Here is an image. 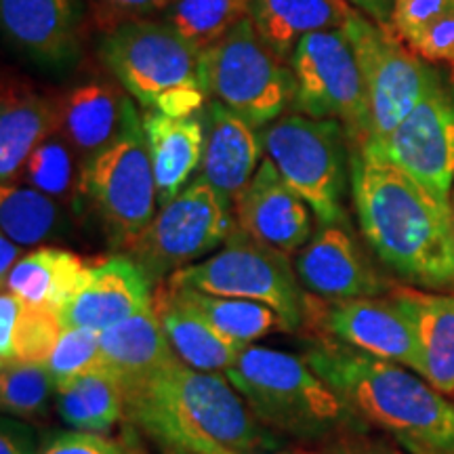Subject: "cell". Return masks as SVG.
Wrapping results in <instances>:
<instances>
[{
	"instance_id": "1",
	"label": "cell",
	"mask_w": 454,
	"mask_h": 454,
	"mask_svg": "<svg viewBox=\"0 0 454 454\" xmlns=\"http://www.w3.org/2000/svg\"><path fill=\"white\" fill-rule=\"evenodd\" d=\"M122 394L124 417L162 450L259 454L276 446L225 374L196 371L179 357Z\"/></svg>"
},
{
	"instance_id": "2",
	"label": "cell",
	"mask_w": 454,
	"mask_h": 454,
	"mask_svg": "<svg viewBox=\"0 0 454 454\" xmlns=\"http://www.w3.org/2000/svg\"><path fill=\"white\" fill-rule=\"evenodd\" d=\"M349 184L362 234L385 265L417 286H454L450 204L360 150L351 158Z\"/></svg>"
},
{
	"instance_id": "3",
	"label": "cell",
	"mask_w": 454,
	"mask_h": 454,
	"mask_svg": "<svg viewBox=\"0 0 454 454\" xmlns=\"http://www.w3.org/2000/svg\"><path fill=\"white\" fill-rule=\"evenodd\" d=\"M305 362L351 414L387 431L412 454H454V404L406 366L325 340Z\"/></svg>"
},
{
	"instance_id": "4",
	"label": "cell",
	"mask_w": 454,
	"mask_h": 454,
	"mask_svg": "<svg viewBox=\"0 0 454 454\" xmlns=\"http://www.w3.org/2000/svg\"><path fill=\"white\" fill-rule=\"evenodd\" d=\"M99 55L144 112L192 116L208 98L200 53L167 21L145 17L112 26L99 44Z\"/></svg>"
},
{
	"instance_id": "5",
	"label": "cell",
	"mask_w": 454,
	"mask_h": 454,
	"mask_svg": "<svg viewBox=\"0 0 454 454\" xmlns=\"http://www.w3.org/2000/svg\"><path fill=\"white\" fill-rule=\"evenodd\" d=\"M265 427L299 440L331 438L354 417L305 357L247 345L225 372Z\"/></svg>"
},
{
	"instance_id": "6",
	"label": "cell",
	"mask_w": 454,
	"mask_h": 454,
	"mask_svg": "<svg viewBox=\"0 0 454 454\" xmlns=\"http://www.w3.org/2000/svg\"><path fill=\"white\" fill-rule=\"evenodd\" d=\"M167 284L257 301L282 317L286 333L299 331L308 320L309 297L301 288L291 257L257 242L240 227L231 231L219 253L175 271Z\"/></svg>"
},
{
	"instance_id": "7",
	"label": "cell",
	"mask_w": 454,
	"mask_h": 454,
	"mask_svg": "<svg viewBox=\"0 0 454 454\" xmlns=\"http://www.w3.org/2000/svg\"><path fill=\"white\" fill-rule=\"evenodd\" d=\"M207 95L254 129L268 127L293 106L291 64L263 43L251 17L200 53Z\"/></svg>"
},
{
	"instance_id": "8",
	"label": "cell",
	"mask_w": 454,
	"mask_h": 454,
	"mask_svg": "<svg viewBox=\"0 0 454 454\" xmlns=\"http://www.w3.org/2000/svg\"><path fill=\"white\" fill-rule=\"evenodd\" d=\"M82 196L114 244L129 248L156 217L158 192L141 116L129 99L122 127L106 150L84 164Z\"/></svg>"
},
{
	"instance_id": "9",
	"label": "cell",
	"mask_w": 454,
	"mask_h": 454,
	"mask_svg": "<svg viewBox=\"0 0 454 454\" xmlns=\"http://www.w3.org/2000/svg\"><path fill=\"white\" fill-rule=\"evenodd\" d=\"M343 124L331 118L284 114L261 133L263 154L282 179L309 204L317 223L345 221L348 187Z\"/></svg>"
},
{
	"instance_id": "10",
	"label": "cell",
	"mask_w": 454,
	"mask_h": 454,
	"mask_svg": "<svg viewBox=\"0 0 454 454\" xmlns=\"http://www.w3.org/2000/svg\"><path fill=\"white\" fill-rule=\"evenodd\" d=\"M236 227L234 202L198 175L127 251L156 284L225 244Z\"/></svg>"
},
{
	"instance_id": "11",
	"label": "cell",
	"mask_w": 454,
	"mask_h": 454,
	"mask_svg": "<svg viewBox=\"0 0 454 454\" xmlns=\"http://www.w3.org/2000/svg\"><path fill=\"white\" fill-rule=\"evenodd\" d=\"M293 112L331 118L362 145L368 137V95L360 64L345 27L314 32L291 57Z\"/></svg>"
},
{
	"instance_id": "12",
	"label": "cell",
	"mask_w": 454,
	"mask_h": 454,
	"mask_svg": "<svg viewBox=\"0 0 454 454\" xmlns=\"http://www.w3.org/2000/svg\"><path fill=\"white\" fill-rule=\"evenodd\" d=\"M345 32L354 44L368 95V137L360 147L381 144L421 104L438 78L387 26L357 13Z\"/></svg>"
},
{
	"instance_id": "13",
	"label": "cell",
	"mask_w": 454,
	"mask_h": 454,
	"mask_svg": "<svg viewBox=\"0 0 454 454\" xmlns=\"http://www.w3.org/2000/svg\"><path fill=\"white\" fill-rule=\"evenodd\" d=\"M404 170L442 202L450 204L454 187V98L440 81L381 144L360 147Z\"/></svg>"
},
{
	"instance_id": "14",
	"label": "cell",
	"mask_w": 454,
	"mask_h": 454,
	"mask_svg": "<svg viewBox=\"0 0 454 454\" xmlns=\"http://www.w3.org/2000/svg\"><path fill=\"white\" fill-rule=\"evenodd\" d=\"M317 317L339 343L366 356L395 362L419 374L421 351L417 334L394 299L328 301Z\"/></svg>"
},
{
	"instance_id": "15",
	"label": "cell",
	"mask_w": 454,
	"mask_h": 454,
	"mask_svg": "<svg viewBox=\"0 0 454 454\" xmlns=\"http://www.w3.org/2000/svg\"><path fill=\"white\" fill-rule=\"evenodd\" d=\"M234 215L242 231L288 257L311 240L316 217L270 158L261 160L251 184L234 200Z\"/></svg>"
},
{
	"instance_id": "16",
	"label": "cell",
	"mask_w": 454,
	"mask_h": 454,
	"mask_svg": "<svg viewBox=\"0 0 454 454\" xmlns=\"http://www.w3.org/2000/svg\"><path fill=\"white\" fill-rule=\"evenodd\" d=\"M293 265L301 286L326 301L379 297L387 288L345 221L320 223Z\"/></svg>"
},
{
	"instance_id": "17",
	"label": "cell",
	"mask_w": 454,
	"mask_h": 454,
	"mask_svg": "<svg viewBox=\"0 0 454 454\" xmlns=\"http://www.w3.org/2000/svg\"><path fill=\"white\" fill-rule=\"evenodd\" d=\"M154 280L129 254L90 265L84 286L59 309L66 328L104 333L154 305Z\"/></svg>"
},
{
	"instance_id": "18",
	"label": "cell",
	"mask_w": 454,
	"mask_h": 454,
	"mask_svg": "<svg viewBox=\"0 0 454 454\" xmlns=\"http://www.w3.org/2000/svg\"><path fill=\"white\" fill-rule=\"evenodd\" d=\"M7 38L38 64L61 66L78 55L72 0H0Z\"/></svg>"
},
{
	"instance_id": "19",
	"label": "cell",
	"mask_w": 454,
	"mask_h": 454,
	"mask_svg": "<svg viewBox=\"0 0 454 454\" xmlns=\"http://www.w3.org/2000/svg\"><path fill=\"white\" fill-rule=\"evenodd\" d=\"M207 118L200 177L234 202L259 168L263 154L261 135L254 133L253 124L215 99L208 104Z\"/></svg>"
},
{
	"instance_id": "20",
	"label": "cell",
	"mask_w": 454,
	"mask_h": 454,
	"mask_svg": "<svg viewBox=\"0 0 454 454\" xmlns=\"http://www.w3.org/2000/svg\"><path fill=\"white\" fill-rule=\"evenodd\" d=\"M144 130L154 168L158 207L173 200L200 170L207 127L200 114L168 116L160 112H144Z\"/></svg>"
},
{
	"instance_id": "21",
	"label": "cell",
	"mask_w": 454,
	"mask_h": 454,
	"mask_svg": "<svg viewBox=\"0 0 454 454\" xmlns=\"http://www.w3.org/2000/svg\"><path fill=\"white\" fill-rule=\"evenodd\" d=\"M59 129V107L24 84H4L0 101V181L24 177L32 152Z\"/></svg>"
},
{
	"instance_id": "22",
	"label": "cell",
	"mask_w": 454,
	"mask_h": 454,
	"mask_svg": "<svg viewBox=\"0 0 454 454\" xmlns=\"http://www.w3.org/2000/svg\"><path fill=\"white\" fill-rule=\"evenodd\" d=\"M391 299L417 334L421 351L419 374L442 394H454V294L395 288Z\"/></svg>"
},
{
	"instance_id": "23",
	"label": "cell",
	"mask_w": 454,
	"mask_h": 454,
	"mask_svg": "<svg viewBox=\"0 0 454 454\" xmlns=\"http://www.w3.org/2000/svg\"><path fill=\"white\" fill-rule=\"evenodd\" d=\"M154 309L175 356L196 371L227 372L247 348L223 337L168 284H162L156 291Z\"/></svg>"
},
{
	"instance_id": "24",
	"label": "cell",
	"mask_w": 454,
	"mask_h": 454,
	"mask_svg": "<svg viewBox=\"0 0 454 454\" xmlns=\"http://www.w3.org/2000/svg\"><path fill=\"white\" fill-rule=\"evenodd\" d=\"M99 345L104 368L122 389L144 383L152 374L177 360L154 305L99 333Z\"/></svg>"
},
{
	"instance_id": "25",
	"label": "cell",
	"mask_w": 454,
	"mask_h": 454,
	"mask_svg": "<svg viewBox=\"0 0 454 454\" xmlns=\"http://www.w3.org/2000/svg\"><path fill=\"white\" fill-rule=\"evenodd\" d=\"M129 98L112 84L90 81L78 84L57 101L59 133L84 162L112 144L122 127Z\"/></svg>"
},
{
	"instance_id": "26",
	"label": "cell",
	"mask_w": 454,
	"mask_h": 454,
	"mask_svg": "<svg viewBox=\"0 0 454 454\" xmlns=\"http://www.w3.org/2000/svg\"><path fill=\"white\" fill-rule=\"evenodd\" d=\"M357 13L348 0H253L251 21L263 43L291 61L305 36L345 27Z\"/></svg>"
},
{
	"instance_id": "27",
	"label": "cell",
	"mask_w": 454,
	"mask_h": 454,
	"mask_svg": "<svg viewBox=\"0 0 454 454\" xmlns=\"http://www.w3.org/2000/svg\"><path fill=\"white\" fill-rule=\"evenodd\" d=\"M90 265L66 248L43 247L26 253L3 282L27 305L59 311L87 282Z\"/></svg>"
},
{
	"instance_id": "28",
	"label": "cell",
	"mask_w": 454,
	"mask_h": 454,
	"mask_svg": "<svg viewBox=\"0 0 454 454\" xmlns=\"http://www.w3.org/2000/svg\"><path fill=\"white\" fill-rule=\"evenodd\" d=\"M64 202L55 200L32 185H3L0 190V227L20 247H38L64 238L67 231Z\"/></svg>"
},
{
	"instance_id": "29",
	"label": "cell",
	"mask_w": 454,
	"mask_h": 454,
	"mask_svg": "<svg viewBox=\"0 0 454 454\" xmlns=\"http://www.w3.org/2000/svg\"><path fill=\"white\" fill-rule=\"evenodd\" d=\"M57 412L74 431L112 429L124 417V394L121 383L106 371H95L57 389Z\"/></svg>"
},
{
	"instance_id": "30",
	"label": "cell",
	"mask_w": 454,
	"mask_h": 454,
	"mask_svg": "<svg viewBox=\"0 0 454 454\" xmlns=\"http://www.w3.org/2000/svg\"><path fill=\"white\" fill-rule=\"evenodd\" d=\"M170 288L187 305H192L208 325L217 328L223 337L236 340V343L251 345L253 340L265 337V334L284 331L282 317L268 305L257 303V301L217 297V294H208L185 286Z\"/></svg>"
},
{
	"instance_id": "31",
	"label": "cell",
	"mask_w": 454,
	"mask_h": 454,
	"mask_svg": "<svg viewBox=\"0 0 454 454\" xmlns=\"http://www.w3.org/2000/svg\"><path fill=\"white\" fill-rule=\"evenodd\" d=\"M253 0H173L164 20L198 53L251 17Z\"/></svg>"
},
{
	"instance_id": "32",
	"label": "cell",
	"mask_w": 454,
	"mask_h": 454,
	"mask_svg": "<svg viewBox=\"0 0 454 454\" xmlns=\"http://www.w3.org/2000/svg\"><path fill=\"white\" fill-rule=\"evenodd\" d=\"M84 164L87 162L82 160V156L57 130L32 152L26 164L24 179L34 190L70 204L82 196Z\"/></svg>"
},
{
	"instance_id": "33",
	"label": "cell",
	"mask_w": 454,
	"mask_h": 454,
	"mask_svg": "<svg viewBox=\"0 0 454 454\" xmlns=\"http://www.w3.org/2000/svg\"><path fill=\"white\" fill-rule=\"evenodd\" d=\"M55 383L44 364L9 362L0 372V400L15 419H32L47 411Z\"/></svg>"
},
{
	"instance_id": "34",
	"label": "cell",
	"mask_w": 454,
	"mask_h": 454,
	"mask_svg": "<svg viewBox=\"0 0 454 454\" xmlns=\"http://www.w3.org/2000/svg\"><path fill=\"white\" fill-rule=\"evenodd\" d=\"M64 331L66 326L61 322L59 311L24 303L20 317H17L11 351L3 364H9V362L47 364Z\"/></svg>"
},
{
	"instance_id": "35",
	"label": "cell",
	"mask_w": 454,
	"mask_h": 454,
	"mask_svg": "<svg viewBox=\"0 0 454 454\" xmlns=\"http://www.w3.org/2000/svg\"><path fill=\"white\" fill-rule=\"evenodd\" d=\"M44 366L53 379L55 389L66 387L89 372L104 371L99 334L87 328H66Z\"/></svg>"
},
{
	"instance_id": "36",
	"label": "cell",
	"mask_w": 454,
	"mask_h": 454,
	"mask_svg": "<svg viewBox=\"0 0 454 454\" xmlns=\"http://www.w3.org/2000/svg\"><path fill=\"white\" fill-rule=\"evenodd\" d=\"M454 7V0H394L389 26L408 47L421 34L434 26L448 9Z\"/></svg>"
},
{
	"instance_id": "37",
	"label": "cell",
	"mask_w": 454,
	"mask_h": 454,
	"mask_svg": "<svg viewBox=\"0 0 454 454\" xmlns=\"http://www.w3.org/2000/svg\"><path fill=\"white\" fill-rule=\"evenodd\" d=\"M41 454H141L127 442L90 431H59L44 442Z\"/></svg>"
},
{
	"instance_id": "38",
	"label": "cell",
	"mask_w": 454,
	"mask_h": 454,
	"mask_svg": "<svg viewBox=\"0 0 454 454\" xmlns=\"http://www.w3.org/2000/svg\"><path fill=\"white\" fill-rule=\"evenodd\" d=\"M411 49L423 59L454 67V7L448 9L434 26H429L411 44Z\"/></svg>"
},
{
	"instance_id": "39",
	"label": "cell",
	"mask_w": 454,
	"mask_h": 454,
	"mask_svg": "<svg viewBox=\"0 0 454 454\" xmlns=\"http://www.w3.org/2000/svg\"><path fill=\"white\" fill-rule=\"evenodd\" d=\"M0 454H41L34 431L15 417H4L0 425Z\"/></svg>"
},
{
	"instance_id": "40",
	"label": "cell",
	"mask_w": 454,
	"mask_h": 454,
	"mask_svg": "<svg viewBox=\"0 0 454 454\" xmlns=\"http://www.w3.org/2000/svg\"><path fill=\"white\" fill-rule=\"evenodd\" d=\"M98 3L106 13L116 15L118 24H122L130 20H145V15L167 9L173 0H98Z\"/></svg>"
},
{
	"instance_id": "41",
	"label": "cell",
	"mask_w": 454,
	"mask_h": 454,
	"mask_svg": "<svg viewBox=\"0 0 454 454\" xmlns=\"http://www.w3.org/2000/svg\"><path fill=\"white\" fill-rule=\"evenodd\" d=\"M21 305H24V301L15 297L13 293L3 291V294H0V357H3V362L7 360L11 351V340H13Z\"/></svg>"
},
{
	"instance_id": "42",
	"label": "cell",
	"mask_w": 454,
	"mask_h": 454,
	"mask_svg": "<svg viewBox=\"0 0 454 454\" xmlns=\"http://www.w3.org/2000/svg\"><path fill=\"white\" fill-rule=\"evenodd\" d=\"M348 3L360 13H366L374 24L387 26L394 11V0H348Z\"/></svg>"
},
{
	"instance_id": "43",
	"label": "cell",
	"mask_w": 454,
	"mask_h": 454,
	"mask_svg": "<svg viewBox=\"0 0 454 454\" xmlns=\"http://www.w3.org/2000/svg\"><path fill=\"white\" fill-rule=\"evenodd\" d=\"M21 248L20 244L11 240V238H7L3 234V238H0V278H3V282L7 280L9 271L15 268V263L20 261L21 257Z\"/></svg>"
},
{
	"instance_id": "44",
	"label": "cell",
	"mask_w": 454,
	"mask_h": 454,
	"mask_svg": "<svg viewBox=\"0 0 454 454\" xmlns=\"http://www.w3.org/2000/svg\"><path fill=\"white\" fill-rule=\"evenodd\" d=\"M450 215H452V225H454V187H452V194H450Z\"/></svg>"
},
{
	"instance_id": "45",
	"label": "cell",
	"mask_w": 454,
	"mask_h": 454,
	"mask_svg": "<svg viewBox=\"0 0 454 454\" xmlns=\"http://www.w3.org/2000/svg\"><path fill=\"white\" fill-rule=\"evenodd\" d=\"M259 454H299V452H268V450H265V452H259Z\"/></svg>"
},
{
	"instance_id": "46",
	"label": "cell",
	"mask_w": 454,
	"mask_h": 454,
	"mask_svg": "<svg viewBox=\"0 0 454 454\" xmlns=\"http://www.w3.org/2000/svg\"><path fill=\"white\" fill-rule=\"evenodd\" d=\"M164 454H187V452H179V450H162Z\"/></svg>"
},
{
	"instance_id": "47",
	"label": "cell",
	"mask_w": 454,
	"mask_h": 454,
	"mask_svg": "<svg viewBox=\"0 0 454 454\" xmlns=\"http://www.w3.org/2000/svg\"><path fill=\"white\" fill-rule=\"evenodd\" d=\"M374 454H400V452H374Z\"/></svg>"
}]
</instances>
